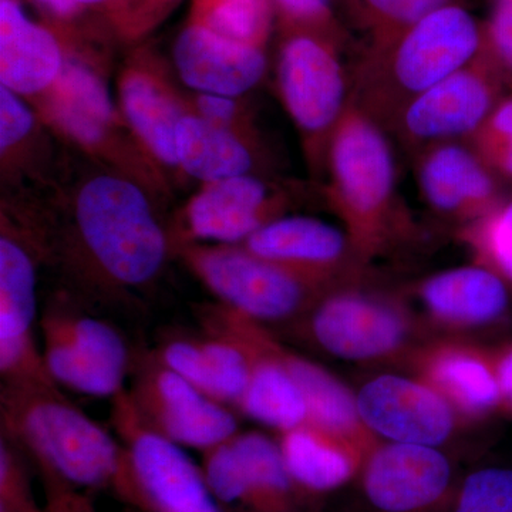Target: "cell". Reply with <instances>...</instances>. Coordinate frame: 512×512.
<instances>
[{"label":"cell","mask_w":512,"mask_h":512,"mask_svg":"<svg viewBox=\"0 0 512 512\" xmlns=\"http://www.w3.org/2000/svg\"><path fill=\"white\" fill-rule=\"evenodd\" d=\"M49 237V261L60 262L80 289L106 301L153 285L173 255L154 195L106 168L77 185L63 221L49 222Z\"/></svg>","instance_id":"obj_1"},{"label":"cell","mask_w":512,"mask_h":512,"mask_svg":"<svg viewBox=\"0 0 512 512\" xmlns=\"http://www.w3.org/2000/svg\"><path fill=\"white\" fill-rule=\"evenodd\" d=\"M2 437L73 487L131 495L123 444L74 406L56 384H2Z\"/></svg>","instance_id":"obj_2"},{"label":"cell","mask_w":512,"mask_h":512,"mask_svg":"<svg viewBox=\"0 0 512 512\" xmlns=\"http://www.w3.org/2000/svg\"><path fill=\"white\" fill-rule=\"evenodd\" d=\"M483 47V22L463 5L448 3L392 40L363 49L352 80V103L387 131L414 97L446 79Z\"/></svg>","instance_id":"obj_3"},{"label":"cell","mask_w":512,"mask_h":512,"mask_svg":"<svg viewBox=\"0 0 512 512\" xmlns=\"http://www.w3.org/2000/svg\"><path fill=\"white\" fill-rule=\"evenodd\" d=\"M389 136L350 100L329 144L323 192L360 266L386 251L400 221L396 158Z\"/></svg>","instance_id":"obj_4"},{"label":"cell","mask_w":512,"mask_h":512,"mask_svg":"<svg viewBox=\"0 0 512 512\" xmlns=\"http://www.w3.org/2000/svg\"><path fill=\"white\" fill-rule=\"evenodd\" d=\"M28 101L46 128L106 170L133 178L153 195L167 194V178L138 146L92 64L66 55L56 82Z\"/></svg>","instance_id":"obj_5"},{"label":"cell","mask_w":512,"mask_h":512,"mask_svg":"<svg viewBox=\"0 0 512 512\" xmlns=\"http://www.w3.org/2000/svg\"><path fill=\"white\" fill-rule=\"evenodd\" d=\"M284 32L276 55V90L301 137L309 171L325 177L330 140L352 99L343 46L315 33Z\"/></svg>","instance_id":"obj_6"},{"label":"cell","mask_w":512,"mask_h":512,"mask_svg":"<svg viewBox=\"0 0 512 512\" xmlns=\"http://www.w3.org/2000/svg\"><path fill=\"white\" fill-rule=\"evenodd\" d=\"M221 305L258 322L293 318L336 284L254 254L242 245L185 244L174 249Z\"/></svg>","instance_id":"obj_7"},{"label":"cell","mask_w":512,"mask_h":512,"mask_svg":"<svg viewBox=\"0 0 512 512\" xmlns=\"http://www.w3.org/2000/svg\"><path fill=\"white\" fill-rule=\"evenodd\" d=\"M111 423L126 451L130 504L143 512H225L204 471L137 412L128 390L113 399Z\"/></svg>","instance_id":"obj_8"},{"label":"cell","mask_w":512,"mask_h":512,"mask_svg":"<svg viewBox=\"0 0 512 512\" xmlns=\"http://www.w3.org/2000/svg\"><path fill=\"white\" fill-rule=\"evenodd\" d=\"M505 94L503 83L480 52L409 101L387 133L412 156L436 144L468 141Z\"/></svg>","instance_id":"obj_9"},{"label":"cell","mask_w":512,"mask_h":512,"mask_svg":"<svg viewBox=\"0 0 512 512\" xmlns=\"http://www.w3.org/2000/svg\"><path fill=\"white\" fill-rule=\"evenodd\" d=\"M296 191L268 175H239L201 184L170 231L171 247L239 245L269 222L288 214Z\"/></svg>","instance_id":"obj_10"},{"label":"cell","mask_w":512,"mask_h":512,"mask_svg":"<svg viewBox=\"0 0 512 512\" xmlns=\"http://www.w3.org/2000/svg\"><path fill=\"white\" fill-rule=\"evenodd\" d=\"M201 468L225 512H299L305 493L292 480L278 441L265 434H235L204 451Z\"/></svg>","instance_id":"obj_11"},{"label":"cell","mask_w":512,"mask_h":512,"mask_svg":"<svg viewBox=\"0 0 512 512\" xmlns=\"http://www.w3.org/2000/svg\"><path fill=\"white\" fill-rule=\"evenodd\" d=\"M128 394L148 426L178 446L204 453L239 433L227 404L173 372L156 353L140 363Z\"/></svg>","instance_id":"obj_12"},{"label":"cell","mask_w":512,"mask_h":512,"mask_svg":"<svg viewBox=\"0 0 512 512\" xmlns=\"http://www.w3.org/2000/svg\"><path fill=\"white\" fill-rule=\"evenodd\" d=\"M309 329L316 343L349 360H375L402 348L410 332L406 311L383 296L335 288L313 305Z\"/></svg>","instance_id":"obj_13"},{"label":"cell","mask_w":512,"mask_h":512,"mask_svg":"<svg viewBox=\"0 0 512 512\" xmlns=\"http://www.w3.org/2000/svg\"><path fill=\"white\" fill-rule=\"evenodd\" d=\"M116 86L121 116L143 153L165 178L181 175L175 133L181 119L188 114L187 94L177 89L163 63L147 52L127 60L117 76Z\"/></svg>","instance_id":"obj_14"},{"label":"cell","mask_w":512,"mask_h":512,"mask_svg":"<svg viewBox=\"0 0 512 512\" xmlns=\"http://www.w3.org/2000/svg\"><path fill=\"white\" fill-rule=\"evenodd\" d=\"M201 319L205 329L227 333L247 350L251 375L238 410L279 433L308 421L305 397L276 355L274 336L261 322L221 303L208 308Z\"/></svg>","instance_id":"obj_15"},{"label":"cell","mask_w":512,"mask_h":512,"mask_svg":"<svg viewBox=\"0 0 512 512\" xmlns=\"http://www.w3.org/2000/svg\"><path fill=\"white\" fill-rule=\"evenodd\" d=\"M413 157L421 198L441 217L464 227L505 200L500 178L467 141L436 144Z\"/></svg>","instance_id":"obj_16"},{"label":"cell","mask_w":512,"mask_h":512,"mask_svg":"<svg viewBox=\"0 0 512 512\" xmlns=\"http://www.w3.org/2000/svg\"><path fill=\"white\" fill-rule=\"evenodd\" d=\"M356 399L367 429L394 443L437 447L453 433L456 412L421 379L376 377L362 387Z\"/></svg>","instance_id":"obj_17"},{"label":"cell","mask_w":512,"mask_h":512,"mask_svg":"<svg viewBox=\"0 0 512 512\" xmlns=\"http://www.w3.org/2000/svg\"><path fill=\"white\" fill-rule=\"evenodd\" d=\"M49 261V228L40 218H0V349L36 346L37 269Z\"/></svg>","instance_id":"obj_18"},{"label":"cell","mask_w":512,"mask_h":512,"mask_svg":"<svg viewBox=\"0 0 512 512\" xmlns=\"http://www.w3.org/2000/svg\"><path fill=\"white\" fill-rule=\"evenodd\" d=\"M362 470L367 500L382 512L427 510L439 503L451 483L444 454L421 444H377Z\"/></svg>","instance_id":"obj_19"},{"label":"cell","mask_w":512,"mask_h":512,"mask_svg":"<svg viewBox=\"0 0 512 512\" xmlns=\"http://www.w3.org/2000/svg\"><path fill=\"white\" fill-rule=\"evenodd\" d=\"M173 59L191 92L220 96L244 97L268 69L265 46L220 35L194 19L175 39Z\"/></svg>","instance_id":"obj_20"},{"label":"cell","mask_w":512,"mask_h":512,"mask_svg":"<svg viewBox=\"0 0 512 512\" xmlns=\"http://www.w3.org/2000/svg\"><path fill=\"white\" fill-rule=\"evenodd\" d=\"M239 245L336 285L349 266L359 265L345 229L305 215H282Z\"/></svg>","instance_id":"obj_21"},{"label":"cell","mask_w":512,"mask_h":512,"mask_svg":"<svg viewBox=\"0 0 512 512\" xmlns=\"http://www.w3.org/2000/svg\"><path fill=\"white\" fill-rule=\"evenodd\" d=\"M64 62L49 29L30 20L18 0H0V86L35 99L56 82Z\"/></svg>","instance_id":"obj_22"},{"label":"cell","mask_w":512,"mask_h":512,"mask_svg":"<svg viewBox=\"0 0 512 512\" xmlns=\"http://www.w3.org/2000/svg\"><path fill=\"white\" fill-rule=\"evenodd\" d=\"M181 175L201 184L239 175L266 174L264 141L239 136L188 111L175 133Z\"/></svg>","instance_id":"obj_23"},{"label":"cell","mask_w":512,"mask_h":512,"mask_svg":"<svg viewBox=\"0 0 512 512\" xmlns=\"http://www.w3.org/2000/svg\"><path fill=\"white\" fill-rule=\"evenodd\" d=\"M419 298L431 318L454 328H476L503 318L508 284L480 264L448 269L424 279Z\"/></svg>","instance_id":"obj_24"},{"label":"cell","mask_w":512,"mask_h":512,"mask_svg":"<svg viewBox=\"0 0 512 512\" xmlns=\"http://www.w3.org/2000/svg\"><path fill=\"white\" fill-rule=\"evenodd\" d=\"M417 372L456 413L474 419L500 409L491 353L461 343H443L421 353Z\"/></svg>","instance_id":"obj_25"},{"label":"cell","mask_w":512,"mask_h":512,"mask_svg":"<svg viewBox=\"0 0 512 512\" xmlns=\"http://www.w3.org/2000/svg\"><path fill=\"white\" fill-rule=\"evenodd\" d=\"M275 350L305 397L306 423L335 434L369 456L377 446L376 436L363 423L357 399L348 387L325 367L293 353L276 339Z\"/></svg>","instance_id":"obj_26"},{"label":"cell","mask_w":512,"mask_h":512,"mask_svg":"<svg viewBox=\"0 0 512 512\" xmlns=\"http://www.w3.org/2000/svg\"><path fill=\"white\" fill-rule=\"evenodd\" d=\"M278 444L292 480L305 494L342 487L367 458L353 444L311 423L282 431Z\"/></svg>","instance_id":"obj_27"},{"label":"cell","mask_w":512,"mask_h":512,"mask_svg":"<svg viewBox=\"0 0 512 512\" xmlns=\"http://www.w3.org/2000/svg\"><path fill=\"white\" fill-rule=\"evenodd\" d=\"M43 338V359L47 372L59 386H66L74 392L96 397L114 399L123 392L126 377L94 365L73 348L69 339L50 322L40 320Z\"/></svg>","instance_id":"obj_28"},{"label":"cell","mask_w":512,"mask_h":512,"mask_svg":"<svg viewBox=\"0 0 512 512\" xmlns=\"http://www.w3.org/2000/svg\"><path fill=\"white\" fill-rule=\"evenodd\" d=\"M69 339L73 348L94 365L126 377L130 366L126 340L104 320L73 309L52 308L43 313Z\"/></svg>","instance_id":"obj_29"},{"label":"cell","mask_w":512,"mask_h":512,"mask_svg":"<svg viewBox=\"0 0 512 512\" xmlns=\"http://www.w3.org/2000/svg\"><path fill=\"white\" fill-rule=\"evenodd\" d=\"M348 23L366 39L363 49L392 40L433 10L461 0H336Z\"/></svg>","instance_id":"obj_30"},{"label":"cell","mask_w":512,"mask_h":512,"mask_svg":"<svg viewBox=\"0 0 512 512\" xmlns=\"http://www.w3.org/2000/svg\"><path fill=\"white\" fill-rule=\"evenodd\" d=\"M45 124L37 117L28 100L0 86V167L2 180L29 174L40 147V128Z\"/></svg>","instance_id":"obj_31"},{"label":"cell","mask_w":512,"mask_h":512,"mask_svg":"<svg viewBox=\"0 0 512 512\" xmlns=\"http://www.w3.org/2000/svg\"><path fill=\"white\" fill-rule=\"evenodd\" d=\"M460 238L476 264L487 266L512 285V195L480 220L461 227Z\"/></svg>","instance_id":"obj_32"},{"label":"cell","mask_w":512,"mask_h":512,"mask_svg":"<svg viewBox=\"0 0 512 512\" xmlns=\"http://www.w3.org/2000/svg\"><path fill=\"white\" fill-rule=\"evenodd\" d=\"M201 342L214 382L215 399L238 409L251 375L247 350L238 340L218 330L207 329Z\"/></svg>","instance_id":"obj_33"},{"label":"cell","mask_w":512,"mask_h":512,"mask_svg":"<svg viewBox=\"0 0 512 512\" xmlns=\"http://www.w3.org/2000/svg\"><path fill=\"white\" fill-rule=\"evenodd\" d=\"M501 181H512V93H507L467 141Z\"/></svg>","instance_id":"obj_34"},{"label":"cell","mask_w":512,"mask_h":512,"mask_svg":"<svg viewBox=\"0 0 512 512\" xmlns=\"http://www.w3.org/2000/svg\"><path fill=\"white\" fill-rule=\"evenodd\" d=\"M284 30H301L349 43V30L336 13V0H271Z\"/></svg>","instance_id":"obj_35"},{"label":"cell","mask_w":512,"mask_h":512,"mask_svg":"<svg viewBox=\"0 0 512 512\" xmlns=\"http://www.w3.org/2000/svg\"><path fill=\"white\" fill-rule=\"evenodd\" d=\"M454 512H512L511 468H484L468 476Z\"/></svg>","instance_id":"obj_36"},{"label":"cell","mask_w":512,"mask_h":512,"mask_svg":"<svg viewBox=\"0 0 512 512\" xmlns=\"http://www.w3.org/2000/svg\"><path fill=\"white\" fill-rule=\"evenodd\" d=\"M187 106L188 111L215 126L239 136L262 140L261 131L256 126L255 113L242 97L191 92L187 94Z\"/></svg>","instance_id":"obj_37"},{"label":"cell","mask_w":512,"mask_h":512,"mask_svg":"<svg viewBox=\"0 0 512 512\" xmlns=\"http://www.w3.org/2000/svg\"><path fill=\"white\" fill-rule=\"evenodd\" d=\"M481 55L512 93V0H491L490 15L483 22Z\"/></svg>","instance_id":"obj_38"},{"label":"cell","mask_w":512,"mask_h":512,"mask_svg":"<svg viewBox=\"0 0 512 512\" xmlns=\"http://www.w3.org/2000/svg\"><path fill=\"white\" fill-rule=\"evenodd\" d=\"M0 512H46L37 504L19 448L5 437L0 440Z\"/></svg>","instance_id":"obj_39"},{"label":"cell","mask_w":512,"mask_h":512,"mask_svg":"<svg viewBox=\"0 0 512 512\" xmlns=\"http://www.w3.org/2000/svg\"><path fill=\"white\" fill-rule=\"evenodd\" d=\"M158 359L173 372L178 373L195 387L215 399L207 357L202 349L201 338H175L163 343L156 353ZM217 400V399H215Z\"/></svg>","instance_id":"obj_40"},{"label":"cell","mask_w":512,"mask_h":512,"mask_svg":"<svg viewBox=\"0 0 512 512\" xmlns=\"http://www.w3.org/2000/svg\"><path fill=\"white\" fill-rule=\"evenodd\" d=\"M39 473L45 488L46 512H97L93 501L72 484L42 468Z\"/></svg>","instance_id":"obj_41"},{"label":"cell","mask_w":512,"mask_h":512,"mask_svg":"<svg viewBox=\"0 0 512 512\" xmlns=\"http://www.w3.org/2000/svg\"><path fill=\"white\" fill-rule=\"evenodd\" d=\"M491 355L500 389V409L512 414V343L495 350Z\"/></svg>","instance_id":"obj_42"},{"label":"cell","mask_w":512,"mask_h":512,"mask_svg":"<svg viewBox=\"0 0 512 512\" xmlns=\"http://www.w3.org/2000/svg\"><path fill=\"white\" fill-rule=\"evenodd\" d=\"M40 8L45 9L57 19H70L80 10V6L70 0H36Z\"/></svg>","instance_id":"obj_43"},{"label":"cell","mask_w":512,"mask_h":512,"mask_svg":"<svg viewBox=\"0 0 512 512\" xmlns=\"http://www.w3.org/2000/svg\"><path fill=\"white\" fill-rule=\"evenodd\" d=\"M70 2L76 3L82 8V6L103 5V3L120 2V0H70Z\"/></svg>","instance_id":"obj_44"},{"label":"cell","mask_w":512,"mask_h":512,"mask_svg":"<svg viewBox=\"0 0 512 512\" xmlns=\"http://www.w3.org/2000/svg\"><path fill=\"white\" fill-rule=\"evenodd\" d=\"M128 512H143V511L131 510V511H128Z\"/></svg>","instance_id":"obj_45"}]
</instances>
